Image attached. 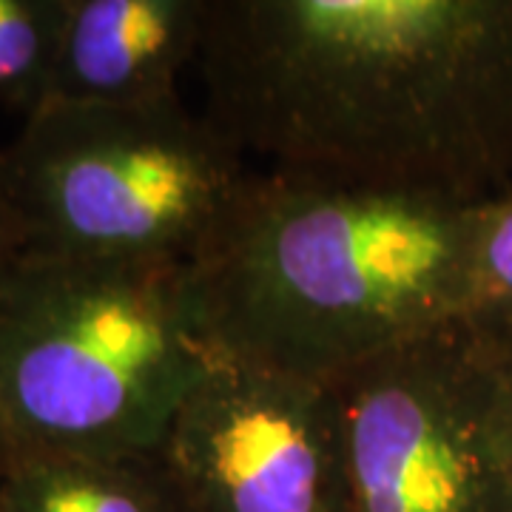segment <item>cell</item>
Returning <instances> with one entry per match:
<instances>
[{"label":"cell","instance_id":"1","mask_svg":"<svg viewBox=\"0 0 512 512\" xmlns=\"http://www.w3.org/2000/svg\"><path fill=\"white\" fill-rule=\"evenodd\" d=\"M205 117L268 168L487 200L512 183V0H211Z\"/></svg>","mask_w":512,"mask_h":512},{"label":"cell","instance_id":"2","mask_svg":"<svg viewBox=\"0 0 512 512\" xmlns=\"http://www.w3.org/2000/svg\"><path fill=\"white\" fill-rule=\"evenodd\" d=\"M478 202L254 171L185 262L208 345L333 384L464 322Z\"/></svg>","mask_w":512,"mask_h":512},{"label":"cell","instance_id":"3","mask_svg":"<svg viewBox=\"0 0 512 512\" xmlns=\"http://www.w3.org/2000/svg\"><path fill=\"white\" fill-rule=\"evenodd\" d=\"M214 359L185 262L20 251L0 282V476L154 456Z\"/></svg>","mask_w":512,"mask_h":512},{"label":"cell","instance_id":"4","mask_svg":"<svg viewBox=\"0 0 512 512\" xmlns=\"http://www.w3.org/2000/svg\"><path fill=\"white\" fill-rule=\"evenodd\" d=\"M254 171L205 114L52 103L0 148V217L23 254L188 262Z\"/></svg>","mask_w":512,"mask_h":512},{"label":"cell","instance_id":"5","mask_svg":"<svg viewBox=\"0 0 512 512\" xmlns=\"http://www.w3.org/2000/svg\"><path fill=\"white\" fill-rule=\"evenodd\" d=\"M348 512H512V350L456 322L336 379Z\"/></svg>","mask_w":512,"mask_h":512},{"label":"cell","instance_id":"6","mask_svg":"<svg viewBox=\"0 0 512 512\" xmlns=\"http://www.w3.org/2000/svg\"><path fill=\"white\" fill-rule=\"evenodd\" d=\"M154 456L188 512H348L330 382L217 356Z\"/></svg>","mask_w":512,"mask_h":512},{"label":"cell","instance_id":"7","mask_svg":"<svg viewBox=\"0 0 512 512\" xmlns=\"http://www.w3.org/2000/svg\"><path fill=\"white\" fill-rule=\"evenodd\" d=\"M211 0H69L52 103L157 106L197 63Z\"/></svg>","mask_w":512,"mask_h":512},{"label":"cell","instance_id":"8","mask_svg":"<svg viewBox=\"0 0 512 512\" xmlns=\"http://www.w3.org/2000/svg\"><path fill=\"white\" fill-rule=\"evenodd\" d=\"M0 512H188L157 456L37 458L0 476Z\"/></svg>","mask_w":512,"mask_h":512},{"label":"cell","instance_id":"9","mask_svg":"<svg viewBox=\"0 0 512 512\" xmlns=\"http://www.w3.org/2000/svg\"><path fill=\"white\" fill-rule=\"evenodd\" d=\"M69 0H0V106L32 117L52 100Z\"/></svg>","mask_w":512,"mask_h":512},{"label":"cell","instance_id":"10","mask_svg":"<svg viewBox=\"0 0 512 512\" xmlns=\"http://www.w3.org/2000/svg\"><path fill=\"white\" fill-rule=\"evenodd\" d=\"M464 322L512 350V183L478 202Z\"/></svg>","mask_w":512,"mask_h":512},{"label":"cell","instance_id":"11","mask_svg":"<svg viewBox=\"0 0 512 512\" xmlns=\"http://www.w3.org/2000/svg\"><path fill=\"white\" fill-rule=\"evenodd\" d=\"M18 254H20L18 239H15V234H12V228L3 222V217H0V282H3V276H6L9 265L15 262V256Z\"/></svg>","mask_w":512,"mask_h":512}]
</instances>
